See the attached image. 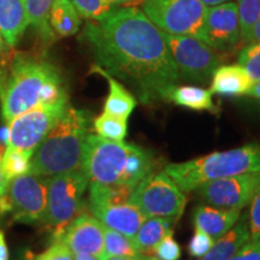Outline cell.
<instances>
[{
  "mask_svg": "<svg viewBox=\"0 0 260 260\" xmlns=\"http://www.w3.org/2000/svg\"><path fill=\"white\" fill-rule=\"evenodd\" d=\"M165 100L172 102L178 106L187 107L195 111L218 112L212 102V93L210 90L195 86H172L168 90Z\"/></svg>",
  "mask_w": 260,
  "mask_h": 260,
  "instance_id": "obj_21",
  "label": "cell"
},
{
  "mask_svg": "<svg viewBox=\"0 0 260 260\" xmlns=\"http://www.w3.org/2000/svg\"><path fill=\"white\" fill-rule=\"evenodd\" d=\"M154 155L135 144L87 136L82 170L89 183L128 184L136 187L154 170Z\"/></svg>",
  "mask_w": 260,
  "mask_h": 260,
  "instance_id": "obj_3",
  "label": "cell"
},
{
  "mask_svg": "<svg viewBox=\"0 0 260 260\" xmlns=\"http://www.w3.org/2000/svg\"><path fill=\"white\" fill-rule=\"evenodd\" d=\"M229 260H260V242L249 240Z\"/></svg>",
  "mask_w": 260,
  "mask_h": 260,
  "instance_id": "obj_37",
  "label": "cell"
},
{
  "mask_svg": "<svg viewBox=\"0 0 260 260\" xmlns=\"http://www.w3.org/2000/svg\"><path fill=\"white\" fill-rule=\"evenodd\" d=\"M236 5L241 39L246 42L252 27L260 21V0H237Z\"/></svg>",
  "mask_w": 260,
  "mask_h": 260,
  "instance_id": "obj_29",
  "label": "cell"
},
{
  "mask_svg": "<svg viewBox=\"0 0 260 260\" xmlns=\"http://www.w3.org/2000/svg\"><path fill=\"white\" fill-rule=\"evenodd\" d=\"M211 80L210 92L224 96L248 95L254 84V81L240 64L219 65Z\"/></svg>",
  "mask_w": 260,
  "mask_h": 260,
  "instance_id": "obj_16",
  "label": "cell"
},
{
  "mask_svg": "<svg viewBox=\"0 0 260 260\" xmlns=\"http://www.w3.org/2000/svg\"><path fill=\"white\" fill-rule=\"evenodd\" d=\"M241 40L236 3L210 6L204 19L201 41L217 51H229Z\"/></svg>",
  "mask_w": 260,
  "mask_h": 260,
  "instance_id": "obj_13",
  "label": "cell"
},
{
  "mask_svg": "<svg viewBox=\"0 0 260 260\" xmlns=\"http://www.w3.org/2000/svg\"><path fill=\"white\" fill-rule=\"evenodd\" d=\"M92 115L86 110L68 105L56 124L35 148L30 160V174L51 177L82 168L83 148Z\"/></svg>",
  "mask_w": 260,
  "mask_h": 260,
  "instance_id": "obj_4",
  "label": "cell"
},
{
  "mask_svg": "<svg viewBox=\"0 0 260 260\" xmlns=\"http://www.w3.org/2000/svg\"><path fill=\"white\" fill-rule=\"evenodd\" d=\"M89 209L100 206H113L128 203L135 187L128 184L89 183Z\"/></svg>",
  "mask_w": 260,
  "mask_h": 260,
  "instance_id": "obj_25",
  "label": "cell"
},
{
  "mask_svg": "<svg viewBox=\"0 0 260 260\" xmlns=\"http://www.w3.org/2000/svg\"><path fill=\"white\" fill-rule=\"evenodd\" d=\"M129 203L147 217H161L176 224L184 212L187 197L164 171L149 174L134 188Z\"/></svg>",
  "mask_w": 260,
  "mask_h": 260,
  "instance_id": "obj_7",
  "label": "cell"
},
{
  "mask_svg": "<svg viewBox=\"0 0 260 260\" xmlns=\"http://www.w3.org/2000/svg\"><path fill=\"white\" fill-rule=\"evenodd\" d=\"M162 171L182 190L191 191L212 180L260 172V144L252 142L229 151L213 152L201 158L169 164Z\"/></svg>",
  "mask_w": 260,
  "mask_h": 260,
  "instance_id": "obj_5",
  "label": "cell"
},
{
  "mask_svg": "<svg viewBox=\"0 0 260 260\" xmlns=\"http://www.w3.org/2000/svg\"><path fill=\"white\" fill-rule=\"evenodd\" d=\"M81 17L87 21H95L102 18L115 8L106 0H70Z\"/></svg>",
  "mask_w": 260,
  "mask_h": 260,
  "instance_id": "obj_30",
  "label": "cell"
},
{
  "mask_svg": "<svg viewBox=\"0 0 260 260\" xmlns=\"http://www.w3.org/2000/svg\"><path fill=\"white\" fill-rule=\"evenodd\" d=\"M54 0H24L29 25L44 45H51L57 37L50 25V11Z\"/></svg>",
  "mask_w": 260,
  "mask_h": 260,
  "instance_id": "obj_24",
  "label": "cell"
},
{
  "mask_svg": "<svg viewBox=\"0 0 260 260\" xmlns=\"http://www.w3.org/2000/svg\"><path fill=\"white\" fill-rule=\"evenodd\" d=\"M93 216L106 228L116 230L129 237H134L139 228L144 223L146 216L139 207L128 203L113 206H100L89 209Z\"/></svg>",
  "mask_w": 260,
  "mask_h": 260,
  "instance_id": "obj_15",
  "label": "cell"
},
{
  "mask_svg": "<svg viewBox=\"0 0 260 260\" xmlns=\"http://www.w3.org/2000/svg\"><path fill=\"white\" fill-rule=\"evenodd\" d=\"M164 37L180 79L195 83L209 82L222 61L216 50L194 37L167 32Z\"/></svg>",
  "mask_w": 260,
  "mask_h": 260,
  "instance_id": "obj_10",
  "label": "cell"
},
{
  "mask_svg": "<svg viewBox=\"0 0 260 260\" xmlns=\"http://www.w3.org/2000/svg\"><path fill=\"white\" fill-rule=\"evenodd\" d=\"M29 25L24 0H0V32L14 48Z\"/></svg>",
  "mask_w": 260,
  "mask_h": 260,
  "instance_id": "obj_18",
  "label": "cell"
},
{
  "mask_svg": "<svg viewBox=\"0 0 260 260\" xmlns=\"http://www.w3.org/2000/svg\"><path fill=\"white\" fill-rule=\"evenodd\" d=\"M9 184V180L5 177L4 172H3L2 169V154H0V198L5 194L6 188H8Z\"/></svg>",
  "mask_w": 260,
  "mask_h": 260,
  "instance_id": "obj_40",
  "label": "cell"
},
{
  "mask_svg": "<svg viewBox=\"0 0 260 260\" xmlns=\"http://www.w3.org/2000/svg\"><path fill=\"white\" fill-rule=\"evenodd\" d=\"M207 9L200 0H144L142 12L167 34L188 35L201 40Z\"/></svg>",
  "mask_w": 260,
  "mask_h": 260,
  "instance_id": "obj_9",
  "label": "cell"
},
{
  "mask_svg": "<svg viewBox=\"0 0 260 260\" xmlns=\"http://www.w3.org/2000/svg\"><path fill=\"white\" fill-rule=\"evenodd\" d=\"M246 42H248V44H251V42H258V44H260V21H258L253 25Z\"/></svg>",
  "mask_w": 260,
  "mask_h": 260,
  "instance_id": "obj_38",
  "label": "cell"
},
{
  "mask_svg": "<svg viewBox=\"0 0 260 260\" xmlns=\"http://www.w3.org/2000/svg\"><path fill=\"white\" fill-rule=\"evenodd\" d=\"M109 4H111L112 6H119V5H124L128 4V3L133 2V0H106Z\"/></svg>",
  "mask_w": 260,
  "mask_h": 260,
  "instance_id": "obj_45",
  "label": "cell"
},
{
  "mask_svg": "<svg viewBox=\"0 0 260 260\" xmlns=\"http://www.w3.org/2000/svg\"><path fill=\"white\" fill-rule=\"evenodd\" d=\"M248 214V229H249V240L251 241L260 242V188L251 203Z\"/></svg>",
  "mask_w": 260,
  "mask_h": 260,
  "instance_id": "obj_34",
  "label": "cell"
},
{
  "mask_svg": "<svg viewBox=\"0 0 260 260\" xmlns=\"http://www.w3.org/2000/svg\"><path fill=\"white\" fill-rule=\"evenodd\" d=\"M48 177L25 174L9 181L5 194L0 198V216L12 222L41 223L47 206Z\"/></svg>",
  "mask_w": 260,
  "mask_h": 260,
  "instance_id": "obj_8",
  "label": "cell"
},
{
  "mask_svg": "<svg viewBox=\"0 0 260 260\" xmlns=\"http://www.w3.org/2000/svg\"><path fill=\"white\" fill-rule=\"evenodd\" d=\"M200 2H203L206 6H214V5L222 4V3L230 2V0H200Z\"/></svg>",
  "mask_w": 260,
  "mask_h": 260,
  "instance_id": "obj_44",
  "label": "cell"
},
{
  "mask_svg": "<svg viewBox=\"0 0 260 260\" xmlns=\"http://www.w3.org/2000/svg\"><path fill=\"white\" fill-rule=\"evenodd\" d=\"M214 239L209 234L205 233L200 228L195 226V232L193 237L188 243V253L193 258H201L210 251L211 247L213 246Z\"/></svg>",
  "mask_w": 260,
  "mask_h": 260,
  "instance_id": "obj_33",
  "label": "cell"
},
{
  "mask_svg": "<svg viewBox=\"0 0 260 260\" xmlns=\"http://www.w3.org/2000/svg\"><path fill=\"white\" fill-rule=\"evenodd\" d=\"M81 39L98 65L122 80L142 104L165 100L180 80L164 31L141 10L113 8L102 18L87 21Z\"/></svg>",
  "mask_w": 260,
  "mask_h": 260,
  "instance_id": "obj_1",
  "label": "cell"
},
{
  "mask_svg": "<svg viewBox=\"0 0 260 260\" xmlns=\"http://www.w3.org/2000/svg\"><path fill=\"white\" fill-rule=\"evenodd\" d=\"M74 254L84 253L99 260L105 258L104 252V224L93 214L81 212L59 237Z\"/></svg>",
  "mask_w": 260,
  "mask_h": 260,
  "instance_id": "obj_14",
  "label": "cell"
},
{
  "mask_svg": "<svg viewBox=\"0 0 260 260\" xmlns=\"http://www.w3.org/2000/svg\"><path fill=\"white\" fill-rule=\"evenodd\" d=\"M239 64L248 73L251 79L255 82L260 81V44L251 42L240 52Z\"/></svg>",
  "mask_w": 260,
  "mask_h": 260,
  "instance_id": "obj_31",
  "label": "cell"
},
{
  "mask_svg": "<svg viewBox=\"0 0 260 260\" xmlns=\"http://www.w3.org/2000/svg\"><path fill=\"white\" fill-rule=\"evenodd\" d=\"M88 184L82 169L48 177L47 206L41 223L50 230L53 241L83 212V195Z\"/></svg>",
  "mask_w": 260,
  "mask_h": 260,
  "instance_id": "obj_6",
  "label": "cell"
},
{
  "mask_svg": "<svg viewBox=\"0 0 260 260\" xmlns=\"http://www.w3.org/2000/svg\"><path fill=\"white\" fill-rule=\"evenodd\" d=\"M35 260H75V258L69 247L59 240H56L46 251L35 256Z\"/></svg>",
  "mask_w": 260,
  "mask_h": 260,
  "instance_id": "obj_35",
  "label": "cell"
},
{
  "mask_svg": "<svg viewBox=\"0 0 260 260\" xmlns=\"http://www.w3.org/2000/svg\"><path fill=\"white\" fill-rule=\"evenodd\" d=\"M153 254L158 260H178L182 251L176 240L174 239V232H169L154 247Z\"/></svg>",
  "mask_w": 260,
  "mask_h": 260,
  "instance_id": "obj_32",
  "label": "cell"
},
{
  "mask_svg": "<svg viewBox=\"0 0 260 260\" xmlns=\"http://www.w3.org/2000/svg\"><path fill=\"white\" fill-rule=\"evenodd\" d=\"M104 260H149V255L140 256H107Z\"/></svg>",
  "mask_w": 260,
  "mask_h": 260,
  "instance_id": "obj_41",
  "label": "cell"
},
{
  "mask_svg": "<svg viewBox=\"0 0 260 260\" xmlns=\"http://www.w3.org/2000/svg\"><path fill=\"white\" fill-rule=\"evenodd\" d=\"M14 53L15 52L12 50V47L9 46L3 34L0 32V94L4 90L10 70V64H11Z\"/></svg>",
  "mask_w": 260,
  "mask_h": 260,
  "instance_id": "obj_36",
  "label": "cell"
},
{
  "mask_svg": "<svg viewBox=\"0 0 260 260\" xmlns=\"http://www.w3.org/2000/svg\"><path fill=\"white\" fill-rule=\"evenodd\" d=\"M260 188V172L212 180L197 188L205 203L224 210H240L251 203Z\"/></svg>",
  "mask_w": 260,
  "mask_h": 260,
  "instance_id": "obj_12",
  "label": "cell"
},
{
  "mask_svg": "<svg viewBox=\"0 0 260 260\" xmlns=\"http://www.w3.org/2000/svg\"><path fill=\"white\" fill-rule=\"evenodd\" d=\"M67 100L63 79L53 64L30 53L15 52L4 90L0 94L6 124L34 107Z\"/></svg>",
  "mask_w": 260,
  "mask_h": 260,
  "instance_id": "obj_2",
  "label": "cell"
},
{
  "mask_svg": "<svg viewBox=\"0 0 260 260\" xmlns=\"http://www.w3.org/2000/svg\"><path fill=\"white\" fill-rule=\"evenodd\" d=\"M104 252H105V258L107 256L145 255L140 253L133 237L110 229L105 225H104Z\"/></svg>",
  "mask_w": 260,
  "mask_h": 260,
  "instance_id": "obj_26",
  "label": "cell"
},
{
  "mask_svg": "<svg viewBox=\"0 0 260 260\" xmlns=\"http://www.w3.org/2000/svg\"><path fill=\"white\" fill-rule=\"evenodd\" d=\"M249 241L248 217H240L229 232L217 239L206 254L199 260H229L241 247Z\"/></svg>",
  "mask_w": 260,
  "mask_h": 260,
  "instance_id": "obj_20",
  "label": "cell"
},
{
  "mask_svg": "<svg viewBox=\"0 0 260 260\" xmlns=\"http://www.w3.org/2000/svg\"><path fill=\"white\" fill-rule=\"evenodd\" d=\"M175 223L161 217H147L135 234L134 242L140 253L145 255L153 254L154 247L169 232H171Z\"/></svg>",
  "mask_w": 260,
  "mask_h": 260,
  "instance_id": "obj_22",
  "label": "cell"
},
{
  "mask_svg": "<svg viewBox=\"0 0 260 260\" xmlns=\"http://www.w3.org/2000/svg\"><path fill=\"white\" fill-rule=\"evenodd\" d=\"M149 260H158L157 258H154V256H151L149 255Z\"/></svg>",
  "mask_w": 260,
  "mask_h": 260,
  "instance_id": "obj_47",
  "label": "cell"
},
{
  "mask_svg": "<svg viewBox=\"0 0 260 260\" xmlns=\"http://www.w3.org/2000/svg\"><path fill=\"white\" fill-rule=\"evenodd\" d=\"M92 73L102 75L109 83L110 92L105 100V104H104V112L128 121L132 112L138 105V100H136L134 94L130 93L119 81H117L115 77L107 74L98 64L92 67Z\"/></svg>",
  "mask_w": 260,
  "mask_h": 260,
  "instance_id": "obj_19",
  "label": "cell"
},
{
  "mask_svg": "<svg viewBox=\"0 0 260 260\" xmlns=\"http://www.w3.org/2000/svg\"><path fill=\"white\" fill-rule=\"evenodd\" d=\"M93 128L100 138L112 140V141H123L128 132L126 119L107 115L105 112L94 119Z\"/></svg>",
  "mask_w": 260,
  "mask_h": 260,
  "instance_id": "obj_28",
  "label": "cell"
},
{
  "mask_svg": "<svg viewBox=\"0 0 260 260\" xmlns=\"http://www.w3.org/2000/svg\"><path fill=\"white\" fill-rule=\"evenodd\" d=\"M75 260H99L95 256L90 254H84V253H77V254H74Z\"/></svg>",
  "mask_w": 260,
  "mask_h": 260,
  "instance_id": "obj_43",
  "label": "cell"
},
{
  "mask_svg": "<svg viewBox=\"0 0 260 260\" xmlns=\"http://www.w3.org/2000/svg\"><path fill=\"white\" fill-rule=\"evenodd\" d=\"M32 152L17 148H5L2 155V169L5 177L12 180L22 175L29 174Z\"/></svg>",
  "mask_w": 260,
  "mask_h": 260,
  "instance_id": "obj_27",
  "label": "cell"
},
{
  "mask_svg": "<svg viewBox=\"0 0 260 260\" xmlns=\"http://www.w3.org/2000/svg\"><path fill=\"white\" fill-rule=\"evenodd\" d=\"M0 260H9V248L4 233L0 230Z\"/></svg>",
  "mask_w": 260,
  "mask_h": 260,
  "instance_id": "obj_39",
  "label": "cell"
},
{
  "mask_svg": "<svg viewBox=\"0 0 260 260\" xmlns=\"http://www.w3.org/2000/svg\"><path fill=\"white\" fill-rule=\"evenodd\" d=\"M48 19L56 37H73L80 30L81 16L70 0H54Z\"/></svg>",
  "mask_w": 260,
  "mask_h": 260,
  "instance_id": "obj_23",
  "label": "cell"
},
{
  "mask_svg": "<svg viewBox=\"0 0 260 260\" xmlns=\"http://www.w3.org/2000/svg\"><path fill=\"white\" fill-rule=\"evenodd\" d=\"M241 217L240 210H224L213 206H198L194 210V225L200 228L214 240L229 232Z\"/></svg>",
  "mask_w": 260,
  "mask_h": 260,
  "instance_id": "obj_17",
  "label": "cell"
},
{
  "mask_svg": "<svg viewBox=\"0 0 260 260\" xmlns=\"http://www.w3.org/2000/svg\"><path fill=\"white\" fill-rule=\"evenodd\" d=\"M248 95H251L253 98H255V99L260 100V81H258V82H255L254 84H253L251 90H249Z\"/></svg>",
  "mask_w": 260,
  "mask_h": 260,
  "instance_id": "obj_42",
  "label": "cell"
},
{
  "mask_svg": "<svg viewBox=\"0 0 260 260\" xmlns=\"http://www.w3.org/2000/svg\"><path fill=\"white\" fill-rule=\"evenodd\" d=\"M69 103L40 105L15 117L9 123L6 148H17L34 153L35 148L63 115Z\"/></svg>",
  "mask_w": 260,
  "mask_h": 260,
  "instance_id": "obj_11",
  "label": "cell"
},
{
  "mask_svg": "<svg viewBox=\"0 0 260 260\" xmlns=\"http://www.w3.org/2000/svg\"><path fill=\"white\" fill-rule=\"evenodd\" d=\"M22 260H35V256L32 255V253L30 251H28V252H25V254Z\"/></svg>",
  "mask_w": 260,
  "mask_h": 260,
  "instance_id": "obj_46",
  "label": "cell"
}]
</instances>
